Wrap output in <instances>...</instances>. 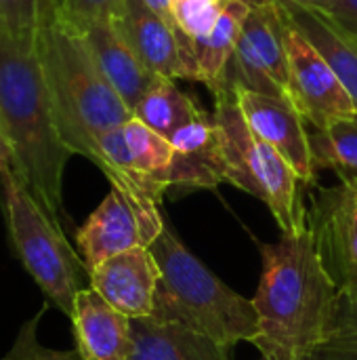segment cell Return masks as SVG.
Segmentation results:
<instances>
[{"instance_id":"obj_11","label":"cell","mask_w":357,"mask_h":360,"mask_svg":"<svg viewBox=\"0 0 357 360\" xmlns=\"http://www.w3.org/2000/svg\"><path fill=\"white\" fill-rule=\"evenodd\" d=\"M112 17L154 76L198 80L194 49L173 21L151 11L143 0H122Z\"/></svg>"},{"instance_id":"obj_12","label":"cell","mask_w":357,"mask_h":360,"mask_svg":"<svg viewBox=\"0 0 357 360\" xmlns=\"http://www.w3.org/2000/svg\"><path fill=\"white\" fill-rule=\"evenodd\" d=\"M244 114L250 131L271 148H276L288 165L297 171L305 186L316 184V165L309 146V129L305 118L280 97L250 91L246 86L227 82Z\"/></svg>"},{"instance_id":"obj_19","label":"cell","mask_w":357,"mask_h":360,"mask_svg":"<svg viewBox=\"0 0 357 360\" xmlns=\"http://www.w3.org/2000/svg\"><path fill=\"white\" fill-rule=\"evenodd\" d=\"M248 13L250 0H225L213 32L194 44L198 82H204L213 95L225 86L227 70Z\"/></svg>"},{"instance_id":"obj_27","label":"cell","mask_w":357,"mask_h":360,"mask_svg":"<svg viewBox=\"0 0 357 360\" xmlns=\"http://www.w3.org/2000/svg\"><path fill=\"white\" fill-rule=\"evenodd\" d=\"M324 11H328L341 25L357 34V0H332Z\"/></svg>"},{"instance_id":"obj_31","label":"cell","mask_w":357,"mask_h":360,"mask_svg":"<svg viewBox=\"0 0 357 360\" xmlns=\"http://www.w3.org/2000/svg\"><path fill=\"white\" fill-rule=\"evenodd\" d=\"M284 2L301 4V6H314V8H326L332 0H284Z\"/></svg>"},{"instance_id":"obj_17","label":"cell","mask_w":357,"mask_h":360,"mask_svg":"<svg viewBox=\"0 0 357 360\" xmlns=\"http://www.w3.org/2000/svg\"><path fill=\"white\" fill-rule=\"evenodd\" d=\"M282 15L303 32L330 63L357 110V34L341 25L328 11L276 0Z\"/></svg>"},{"instance_id":"obj_29","label":"cell","mask_w":357,"mask_h":360,"mask_svg":"<svg viewBox=\"0 0 357 360\" xmlns=\"http://www.w3.org/2000/svg\"><path fill=\"white\" fill-rule=\"evenodd\" d=\"M8 171H13V152L0 133V173H8Z\"/></svg>"},{"instance_id":"obj_7","label":"cell","mask_w":357,"mask_h":360,"mask_svg":"<svg viewBox=\"0 0 357 360\" xmlns=\"http://www.w3.org/2000/svg\"><path fill=\"white\" fill-rule=\"evenodd\" d=\"M292 105L288 86L286 19L276 0H250V13L236 44L227 80Z\"/></svg>"},{"instance_id":"obj_15","label":"cell","mask_w":357,"mask_h":360,"mask_svg":"<svg viewBox=\"0 0 357 360\" xmlns=\"http://www.w3.org/2000/svg\"><path fill=\"white\" fill-rule=\"evenodd\" d=\"M74 335L82 360H128L133 350L130 319L109 306L93 287L76 295Z\"/></svg>"},{"instance_id":"obj_20","label":"cell","mask_w":357,"mask_h":360,"mask_svg":"<svg viewBox=\"0 0 357 360\" xmlns=\"http://www.w3.org/2000/svg\"><path fill=\"white\" fill-rule=\"evenodd\" d=\"M206 112L196 105V101L183 93L173 78L156 76L151 86L145 91L137 108L133 110V116L145 122L156 133L170 139L179 129L185 124L198 120Z\"/></svg>"},{"instance_id":"obj_18","label":"cell","mask_w":357,"mask_h":360,"mask_svg":"<svg viewBox=\"0 0 357 360\" xmlns=\"http://www.w3.org/2000/svg\"><path fill=\"white\" fill-rule=\"evenodd\" d=\"M133 350L128 360H229L215 340L154 316L130 319Z\"/></svg>"},{"instance_id":"obj_2","label":"cell","mask_w":357,"mask_h":360,"mask_svg":"<svg viewBox=\"0 0 357 360\" xmlns=\"http://www.w3.org/2000/svg\"><path fill=\"white\" fill-rule=\"evenodd\" d=\"M0 133L13 173L63 226V173L74 156L63 143L34 46V34L0 27Z\"/></svg>"},{"instance_id":"obj_1","label":"cell","mask_w":357,"mask_h":360,"mask_svg":"<svg viewBox=\"0 0 357 360\" xmlns=\"http://www.w3.org/2000/svg\"><path fill=\"white\" fill-rule=\"evenodd\" d=\"M263 272L252 297L265 360H305L330 340L339 289L324 270L309 228L261 245Z\"/></svg>"},{"instance_id":"obj_9","label":"cell","mask_w":357,"mask_h":360,"mask_svg":"<svg viewBox=\"0 0 357 360\" xmlns=\"http://www.w3.org/2000/svg\"><path fill=\"white\" fill-rule=\"evenodd\" d=\"M166 221L158 205H139L124 192L112 188L103 202L76 232V245L88 268L137 247H149Z\"/></svg>"},{"instance_id":"obj_16","label":"cell","mask_w":357,"mask_h":360,"mask_svg":"<svg viewBox=\"0 0 357 360\" xmlns=\"http://www.w3.org/2000/svg\"><path fill=\"white\" fill-rule=\"evenodd\" d=\"M80 30L84 32V38L101 72L133 112L141 97L145 95V91L156 80V76L139 59V55L126 40L114 17L90 21Z\"/></svg>"},{"instance_id":"obj_21","label":"cell","mask_w":357,"mask_h":360,"mask_svg":"<svg viewBox=\"0 0 357 360\" xmlns=\"http://www.w3.org/2000/svg\"><path fill=\"white\" fill-rule=\"evenodd\" d=\"M309 146L318 171L328 169L345 181H357V114L324 129L309 127Z\"/></svg>"},{"instance_id":"obj_23","label":"cell","mask_w":357,"mask_h":360,"mask_svg":"<svg viewBox=\"0 0 357 360\" xmlns=\"http://www.w3.org/2000/svg\"><path fill=\"white\" fill-rule=\"evenodd\" d=\"M42 312H38L34 319L23 323L15 344L0 360H82L78 350H50L40 344L36 329L42 319Z\"/></svg>"},{"instance_id":"obj_8","label":"cell","mask_w":357,"mask_h":360,"mask_svg":"<svg viewBox=\"0 0 357 360\" xmlns=\"http://www.w3.org/2000/svg\"><path fill=\"white\" fill-rule=\"evenodd\" d=\"M307 228L316 251L339 295L357 302V186L341 179L339 186H311Z\"/></svg>"},{"instance_id":"obj_10","label":"cell","mask_w":357,"mask_h":360,"mask_svg":"<svg viewBox=\"0 0 357 360\" xmlns=\"http://www.w3.org/2000/svg\"><path fill=\"white\" fill-rule=\"evenodd\" d=\"M286 57L290 99L309 127L324 129L339 118L356 116V105L330 63L322 57L314 42L288 21Z\"/></svg>"},{"instance_id":"obj_6","label":"cell","mask_w":357,"mask_h":360,"mask_svg":"<svg viewBox=\"0 0 357 360\" xmlns=\"http://www.w3.org/2000/svg\"><path fill=\"white\" fill-rule=\"evenodd\" d=\"M2 211L11 243L42 289V293L65 314L72 316L76 295L86 289L88 268L69 245L63 226H59L27 186L13 173H0Z\"/></svg>"},{"instance_id":"obj_30","label":"cell","mask_w":357,"mask_h":360,"mask_svg":"<svg viewBox=\"0 0 357 360\" xmlns=\"http://www.w3.org/2000/svg\"><path fill=\"white\" fill-rule=\"evenodd\" d=\"M151 11H156L158 15H162V17H166L168 21H173L170 19V0H143ZM175 25V23H173Z\"/></svg>"},{"instance_id":"obj_14","label":"cell","mask_w":357,"mask_h":360,"mask_svg":"<svg viewBox=\"0 0 357 360\" xmlns=\"http://www.w3.org/2000/svg\"><path fill=\"white\" fill-rule=\"evenodd\" d=\"M175 160L168 171L170 190H215L225 184V167L219 143V133L213 114L185 124L170 135Z\"/></svg>"},{"instance_id":"obj_5","label":"cell","mask_w":357,"mask_h":360,"mask_svg":"<svg viewBox=\"0 0 357 360\" xmlns=\"http://www.w3.org/2000/svg\"><path fill=\"white\" fill-rule=\"evenodd\" d=\"M213 120L219 133L225 184L263 200L282 234L305 232L307 207L301 194V186L305 184L276 148L250 131L227 82L215 93Z\"/></svg>"},{"instance_id":"obj_22","label":"cell","mask_w":357,"mask_h":360,"mask_svg":"<svg viewBox=\"0 0 357 360\" xmlns=\"http://www.w3.org/2000/svg\"><path fill=\"white\" fill-rule=\"evenodd\" d=\"M223 4L225 0H170V19L183 40L194 49L196 42L213 32Z\"/></svg>"},{"instance_id":"obj_28","label":"cell","mask_w":357,"mask_h":360,"mask_svg":"<svg viewBox=\"0 0 357 360\" xmlns=\"http://www.w3.org/2000/svg\"><path fill=\"white\" fill-rule=\"evenodd\" d=\"M305 360H357V352L339 346H322L318 352H314Z\"/></svg>"},{"instance_id":"obj_32","label":"cell","mask_w":357,"mask_h":360,"mask_svg":"<svg viewBox=\"0 0 357 360\" xmlns=\"http://www.w3.org/2000/svg\"><path fill=\"white\" fill-rule=\"evenodd\" d=\"M353 184H356V186H357V181H353Z\"/></svg>"},{"instance_id":"obj_3","label":"cell","mask_w":357,"mask_h":360,"mask_svg":"<svg viewBox=\"0 0 357 360\" xmlns=\"http://www.w3.org/2000/svg\"><path fill=\"white\" fill-rule=\"evenodd\" d=\"M34 46L63 143L97 165L101 137L133 118L130 108L101 72L84 32L63 15L61 2L40 13Z\"/></svg>"},{"instance_id":"obj_25","label":"cell","mask_w":357,"mask_h":360,"mask_svg":"<svg viewBox=\"0 0 357 360\" xmlns=\"http://www.w3.org/2000/svg\"><path fill=\"white\" fill-rule=\"evenodd\" d=\"M326 346H339L357 352V302L345 300L339 295L330 340Z\"/></svg>"},{"instance_id":"obj_24","label":"cell","mask_w":357,"mask_h":360,"mask_svg":"<svg viewBox=\"0 0 357 360\" xmlns=\"http://www.w3.org/2000/svg\"><path fill=\"white\" fill-rule=\"evenodd\" d=\"M53 2L61 0H0V27L34 34L40 13Z\"/></svg>"},{"instance_id":"obj_26","label":"cell","mask_w":357,"mask_h":360,"mask_svg":"<svg viewBox=\"0 0 357 360\" xmlns=\"http://www.w3.org/2000/svg\"><path fill=\"white\" fill-rule=\"evenodd\" d=\"M120 2L122 0H61V11L76 27H84L90 21L112 17Z\"/></svg>"},{"instance_id":"obj_4","label":"cell","mask_w":357,"mask_h":360,"mask_svg":"<svg viewBox=\"0 0 357 360\" xmlns=\"http://www.w3.org/2000/svg\"><path fill=\"white\" fill-rule=\"evenodd\" d=\"M160 281L151 316L175 323L215 340L227 350L240 342H255L259 321L252 300L229 289L215 276L166 224L149 245Z\"/></svg>"},{"instance_id":"obj_13","label":"cell","mask_w":357,"mask_h":360,"mask_svg":"<svg viewBox=\"0 0 357 360\" xmlns=\"http://www.w3.org/2000/svg\"><path fill=\"white\" fill-rule=\"evenodd\" d=\"M158 281L160 266L149 247L114 255L88 272V287L128 319L151 316Z\"/></svg>"}]
</instances>
